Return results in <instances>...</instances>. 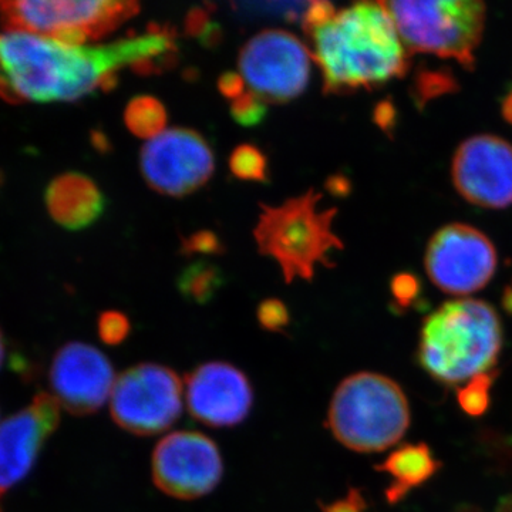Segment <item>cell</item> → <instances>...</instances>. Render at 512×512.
Returning <instances> with one entry per match:
<instances>
[{
    "label": "cell",
    "mask_w": 512,
    "mask_h": 512,
    "mask_svg": "<svg viewBox=\"0 0 512 512\" xmlns=\"http://www.w3.org/2000/svg\"><path fill=\"white\" fill-rule=\"evenodd\" d=\"M124 121L134 136L151 140L165 131L167 110L156 97H134L124 111Z\"/></svg>",
    "instance_id": "cell-20"
},
{
    "label": "cell",
    "mask_w": 512,
    "mask_h": 512,
    "mask_svg": "<svg viewBox=\"0 0 512 512\" xmlns=\"http://www.w3.org/2000/svg\"><path fill=\"white\" fill-rule=\"evenodd\" d=\"M266 113V101L252 92H245L237 100L232 101L231 114L239 126H259L265 120Z\"/></svg>",
    "instance_id": "cell-25"
},
{
    "label": "cell",
    "mask_w": 512,
    "mask_h": 512,
    "mask_svg": "<svg viewBox=\"0 0 512 512\" xmlns=\"http://www.w3.org/2000/svg\"><path fill=\"white\" fill-rule=\"evenodd\" d=\"M5 339H3L2 330H0V366H2L3 359H5Z\"/></svg>",
    "instance_id": "cell-38"
},
{
    "label": "cell",
    "mask_w": 512,
    "mask_h": 512,
    "mask_svg": "<svg viewBox=\"0 0 512 512\" xmlns=\"http://www.w3.org/2000/svg\"><path fill=\"white\" fill-rule=\"evenodd\" d=\"M235 9L247 18L285 19L286 22H305L312 2H247L235 3Z\"/></svg>",
    "instance_id": "cell-22"
},
{
    "label": "cell",
    "mask_w": 512,
    "mask_h": 512,
    "mask_svg": "<svg viewBox=\"0 0 512 512\" xmlns=\"http://www.w3.org/2000/svg\"><path fill=\"white\" fill-rule=\"evenodd\" d=\"M184 254L215 255L222 252V244L211 231H198L183 241Z\"/></svg>",
    "instance_id": "cell-30"
},
{
    "label": "cell",
    "mask_w": 512,
    "mask_h": 512,
    "mask_svg": "<svg viewBox=\"0 0 512 512\" xmlns=\"http://www.w3.org/2000/svg\"><path fill=\"white\" fill-rule=\"evenodd\" d=\"M177 43L157 28L104 46H73L26 32L0 35V97L10 101H74L109 90L117 73H154L171 63Z\"/></svg>",
    "instance_id": "cell-1"
},
{
    "label": "cell",
    "mask_w": 512,
    "mask_h": 512,
    "mask_svg": "<svg viewBox=\"0 0 512 512\" xmlns=\"http://www.w3.org/2000/svg\"><path fill=\"white\" fill-rule=\"evenodd\" d=\"M229 167L235 177L244 181L262 183L268 174V163L264 153L251 144H242L235 148L229 158Z\"/></svg>",
    "instance_id": "cell-24"
},
{
    "label": "cell",
    "mask_w": 512,
    "mask_h": 512,
    "mask_svg": "<svg viewBox=\"0 0 512 512\" xmlns=\"http://www.w3.org/2000/svg\"><path fill=\"white\" fill-rule=\"evenodd\" d=\"M497 375V372L481 373L457 390L458 406L464 413L471 417H481L488 412L491 406V387Z\"/></svg>",
    "instance_id": "cell-21"
},
{
    "label": "cell",
    "mask_w": 512,
    "mask_h": 512,
    "mask_svg": "<svg viewBox=\"0 0 512 512\" xmlns=\"http://www.w3.org/2000/svg\"><path fill=\"white\" fill-rule=\"evenodd\" d=\"M151 476L164 494L177 500H195L221 483L224 461L210 437L198 431H175L154 448Z\"/></svg>",
    "instance_id": "cell-11"
},
{
    "label": "cell",
    "mask_w": 512,
    "mask_h": 512,
    "mask_svg": "<svg viewBox=\"0 0 512 512\" xmlns=\"http://www.w3.org/2000/svg\"><path fill=\"white\" fill-rule=\"evenodd\" d=\"M458 194L477 207L503 210L512 205V144L483 134L464 141L451 164Z\"/></svg>",
    "instance_id": "cell-13"
},
{
    "label": "cell",
    "mask_w": 512,
    "mask_h": 512,
    "mask_svg": "<svg viewBox=\"0 0 512 512\" xmlns=\"http://www.w3.org/2000/svg\"><path fill=\"white\" fill-rule=\"evenodd\" d=\"M60 409L52 394L39 393L29 406L0 424V495L35 466L46 441L59 427Z\"/></svg>",
    "instance_id": "cell-16"
},
{
    "label": "cell",
    "mask_w": 512,
    "mask_h": 512,
    "mask_svg": "<svg viewBox=\"0 0 512 512\" xmlns=\"http://www.w3.org/2000/svg\"><path fill=\"white\" fill-rule=\"evenodd\" d=\"M188 35L198 37L204 45H217L221 36L217 23L212 22L205 9L192 10L185 20Z\"/></svg>",
    "instance_id": "cell-28"
},
{
    "label": "cell",
    "mask_w": 512,
    "mask_h": 512,
    "mask_svg": "<svg viewBox=\"0 0 512 512\" xmlns=\"http://www.w3.org/2000/svg\"><path fill=\"white\" fill-rule=\"evenodd\" d=\"M312 56L298 37L285 30H264L242 47L239 70L262 100L286 103L305 92Z\"/></svg>",
    "instance_id": "cell-9"
},
{
    "label": "cell",
    "mask_w": 512,
    "mask_h": 512,
    "mask_svg": "<svg viewBox=\"0 0 512 512\" xmlns=\"http://www.w3.org/2000/svg\"><path fill=\"white\" fill-rule=\"evenodd\" d=\"M259 325L269 332H281L288 328L291 322V315H289L288 308L284 302L278 299H266L259 305L258 313Z\"/></svg>",
    "instance_id": "cell-27"
},
{
    "label": "cell",
    "mask_w": 512,
    "mask_h": 512,
    "mask_svg": "<svg viewBox=\"0 0 512 512\" xmlns=\"http://www.w3.org/2000/svg\"><path fill=\"white\" fill-rule=\"evenodd\" d=\"M185 400L195 420L217 429L247 420L254 406V389L248 376L227 362L195 367L185 380Z\"/></svg>",
    "instance_id": "cell-15"
},
{
    "label": "cell",
    "mask_w": 512,
    "mask_h": 512,
    "mask_svg": "<svg viewBox=\"0 0 512 512\" xmlns=\"http://www.w3.org/2000/svg\"><path fill=\"white\" fill-rule=\"evenodd\" d=\"M478 448L498 474L512 476V434L491 429L480 431Z\"/></svg>",
    "instance_id": "cell-23"
},
{
    "label": "cell",
    "mask_w": 512,
    "mask_h": 512,
    "mask_svg": "<svg viewBox=\"0 0 512 512\" xmlns=\"http://www.w3.org/2000/svg\"><path fill=\"white\" fill-rule=\"evenodd\" d=\"M494 512H512V493L503 495L495 505Z\"/></svg>",
    "instance_id": "cell-35"
},
{
    "label": "cell",
    "mask_w": 512,
    "mask_h": 512,
    "mask_svg": "<svg viewBox=\"0 0 512 512\" xmlns=\"http://www.w3.org/2000/svg\"><path fill=\"white\" fill-rule=\"evenodd\" d=\"M184 387L170 367L141 363L121 373L110 397L114 423L136 436L163 433L180 419Z\"/></svg>",
    "instance_id": "cell-8"
},
{
    "label": "cell",
    "mask_w": 512,
    "mask_h": 512,
    "mask_svg": "<svg viewBox=\"0 0 512 512\" xmlns=\"http://www.w3.org/2000/svg\"><path fill=\"white\" fill-rule=\"evenodd\" d=\"M97 329H99L100 339L106 345L117 346L128 338L131 332V325L130 320H128L124 313L107 311L101 313Z\"/></svg>",
    "instance_id": "cell-26"
},
{
    "label": "cell",
    "mask_w": 512,
    "mask_h": 512,
    "mask_svg": "<svg viewBox=\"0 0 512 512\" xmlns=\"http://www.w3.org/2000/svg\"><path fill=\"white\" fill-rule=\"evenodd\" d=\"M367 501L362 491L350 488L346 497L332 501L329 504L320 503L322 512H367Z\"/></svg>",
    "instance_id": "cell-31"
},
{
    "label": "cell",
    "mask_w": 512,
    "mask_h": 512,
    "mask_svg": "<svg viewBox=\"0 0 512 512\" xmlns=\"http://www.w3.org/2000/svg\"><path fill=\"white\" fill-rule=\"evenodd\" d=\"M322 195L308 191L282 205H262L254 235L259 251L281 266L286 282L311 281L316 266H329L330 254L343 248L333 232L336 210H319Z\"/></svg>",
    "instance_id": "cell-5"
},
{
    "label": "cell",
    "mask_w": 512,
    "mask_h": 512,
    "mask_svg": "<svg viewBox=\"0 0 512 512\" xmlns=\"http://www.w3.org/2000/svg\"><path fill=\"white\" fill-rule=\"evenodd\" d=\"M503 305L505 311L512 315V288L507 289L504 293Z\"/></svg>",
    "instance_id": "cell-37"
},
{
    "label": "cell",
    "mask_w": 512,
    "mask_h": 512,
    "mask_svg": "<svg viewBox=\"0 0 512 512\" xmlns=\"http://www.w3.org/2000/svg\"><path fill=\"white\" fill-rule=\"evenodd\" d=\"M46 205L60 227L79 231L99 220L106 208V198L92 178L80 173H66L47 187Z\"/></svg>",
    "instance_id": "cell-17"
},
{
    "label": "cell",
    "mask_w": 512,
    "mask_h": 512,
    "mask_svg": "<svg viewBox=\"0 0 512 512\" xmlns=\"http://www.w3.org/2000/svg\"><path fill=\"white\" fill-rule=\"evenodd\" d=\"M49 383L52 396L62 409L74 416H89L110 400L116 375L110 360L99 349L72 342L53 357Z\"/></svg>",
    "instance_id": "cell-14"
},
{
    "label": "cell",
    "mask_w": 512,
    "mask_h": 512,
    "mask_svg": "<svg viewBox=\"0 0 512 512\" xmlns=\"http://www.w3.org/2000/svg\"><path fill=\"white\" fill-rule=\"evenodd\" d=\"M409 53L453 59L473 69L487 9L480 0L384 2Z\"/></svg>",
    "instance_id": "cell-6"
},
{
    "label": "cell",
    "mask_w": 512,
    "mask_h": 512,
    "mask_svg": "<svg viewBox=\"0 0 512 512\" xmlns=\"http://www.w3.org/2000/svg\"><path fill=\"white\" fill-rule=\"evenodd\" d=\"M309 35L328 93L373 90L409 70V50L384 2L357 3L336 12Z\"/></svg>",
    "instance_id": "cell-2"
},
{
    "label": "cell",
    "mask_w": 512,
    "mask_h": 512,
    "mask_svg": "<svg viewBox=\"0 0 512 512\" xmlns=\"http://www.w3.org/2000/svg\"><path fill=\"white\" fill-rule=\"evenodd\" d=\"M141 173L160 194L183 197L210 180L215 168L210 144L190 128H170L141 150Z\"/></svg>",
    "instance_id": "cell-12"
},
{
    "label": "cell",
    "mask_w": 512,
    "mask_h": 512,
    "mask_svg": "<svg viewBox=\"0 0 512 512\" xmlns=\"http://www.w3.org/2000/svg\"><path fill=\"white\" fill-rule=\"evenodd\" d=\"M501 113L508 123L512 124V90L505 97L503 104H501Z\"/></svg>",
    "instance_id": "cell-34"
},
{
    "label": "cell",
    "mask_w": 512,
    "mask_h": 512,
    "mask_svg": "<svg viewBox=\"0 0 512 512\" xmlns=\"http://www.w3.org/2000/svg\"><path fill=\"white\" fill-rule=\"evenodd\" d=\"M503 326L493 306L473 298L443 303L424 319L417 360L424 372L456 386L497 365Z\"/></svg>",
    "instance_id": "cell-3"
},
{
    "label": "cell",
    "mask_w": 512,
    "mask_h": 512,
    "mask_svg": "<svg viewBox=\"0 0 512 512\" xmlns=\"http://www.w3.org/2000/svg\"><path fill=\"white\" fill-rule=\"evenodd\" d=\"M419 94L420 99H431L437 94L446 93L447 90L454 89L453 80L447 79L443 74L431 73L420 77Z\"/></svg>",
    "instance_id": "cell-32"
},
{
    "label": "cell",
    "mask_w": 512,
    "mask_h": 512,
    "mask_svg": "<svg viewBox=\"0 0 512 512\" xmlns=\"http://www.w3.org/2000/svg\"><path fill=\"white\" fill-rule=\"evenodd\" d=\"M218 89L227 99L237 100L244 94L245 82L237 73H224L218 80Z\"/></svg>",
    "instance_id": "cell-33"
},
{
    "label": "cell",
    "mask_w": 512,
    "mask_h": 512,
    "mask_svg": "<svg viewBox=\"0 0 512 512\" xmlns=\"http://www.w3.org/2000/svg\"><path fill=\"white\" fill-rule=\"evenodd\" d=\"M427 275L440 291L467 296L481 291L497 269V251L483 232L451 224L433 235L424 256Z\"/></svg>",
    "instance_id": "cell-10"
},
{
    "label": "cell",
    "mask_w": 512,
    "mask_h": 512,
    "mask_svg": "<svg viewBox=\"0 0 512 512\" xmlns=\"http://www.w3.org/2000/svg\"><path fill=\"white\" fill-rule=\"evenodd\" d=\"M181 295L188 301L205 305L217 295L222 285L224 276L217 265L207 261H198L188 265L181 272L177 281Z\"/></svg>",
    "instance_id": "cell-19"
},
{
    "label": "cell",
    "mask_w": 512,
    "mask_h": 512,
    "mask_svg": "<svg viewBox=\"0 0 512 512\" xmlns=\"http://www.w3.org/2000/svg\"><path fill=\"white\" fill-rule=\"evenodd\" d=\"M375 468L393 478L384 495L387 503L394 505L403 501L413 488L420 487L436 476L441 463L426 443L404 444L392 451Z\"/></svg>",
    "instance_id": "cell-18"
},
{
    "label": "cell",
    "mask_w": 512,
    "mask_h": 512,
    "mask_svg": "<svg viewBox=\"0 0 512 512\" xmlns=\"http://www.w3.org/2000/svg\"><path fill=\"white\" fill-rule=\"evenodd\" d=\"M328 427L356 453H380L396 446L410 427L406 394L390 377L360 372L346 377L330 400Z\"/></svg>",
    "instance_id": "cell-4"
},
{
    "label": "cell",
    "mask_w": 512,
    "mask_h": 512,
    "mask_svg": "<svg viewBox=\"0 0 512 512\" xmlns=\"http://www.w3.org/2000/svg\"><path fill=\"white\" fill-rule=\"evenodd\" d=\"M392 293L397 308L406 309L419 298L420 284L413 275H397L392 282Z\"/></svg>",
    "instance_id": "cell-29"
},
{
    "label": "cell",
    "mask_w": 512,
    "mask_h": 512,
    "mask_svg": "<svg viewBox=\"0 0 512 512\" xmlns=\"http://www.w3.org/2000/svg\"><path fill=\"white\" fill-rule=\"evenodd\" d=\"M138 13L136 2L113 0H16L0 2V26L8 32L52 37L66 45L109 35Z\"/></svg>",
    "instance_id": "cell-7"
},
{
    "label": "cell",
    "mask_w": 512,
    "mask_h": 512,
    "mask_svg": "<svg viewBox=\"0 0 512 512\" xmlns=\"http://www.w3.org/2000/svg\"><path fill=\"white\" fill-rule=\"evenodd\" d=\"M451 512H484V510L480 505L464 501V503H458Z\"/></svg>",
    "instance_id": "cell-36"
}]
</instances>
